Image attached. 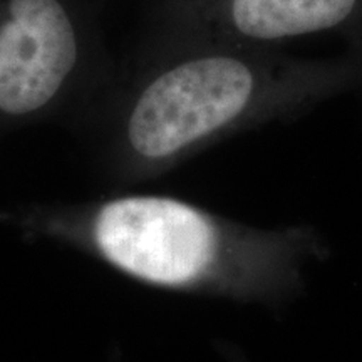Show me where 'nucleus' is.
Segmentation results:
<instances>
[{"mask_svg": "<svg viewBox=\"0 0 362 362\" xmlns=\"http://www.w3.org/2000/svg\"><path fill=\"white\" fill-rule=\"evenodd\" d=\"M361 84L362 45L349 56L305 61L279 49L136 42L78 134L103 183L124 189Z\"/></svg>", "mask_w": 362, "mask_h": 362, "instance_id": "nucleus-1", "label": "nucleus"}, {"mask_svg": "<svg viewBox=\"0 0 362 362\" xmlns=\"http://www.w3.org/2000/svg\"><path fill=\"white\" fill-rule=\"evenodd\" d=\"M0 226L158 291L270 309L304 291L305 269L325 253L309 226L260 228L185 198L124 189L0 208Z\"/></svg>", "mask_w": 362, "mask_h": 362, "instance_id": "nucleus-2", "label": "nucleus"}, {"mask_svg": "<svg viewBox=\"0 0 362 362\" xmlns=\"http://www.w3.org/2000/svg\"><path fill=\"white\" fill-rule=\"evenodd\" d=\"M111 0H0V138L39 124L83 128L119 71Z\"/></svg>", "mask_w": 362, "mask_h": 362, "instance_id": "nucleus-3", "label": "nucleus"}, {"mask_svg": "<svg viewBox=\"0 0 362 362\" xmlns=\"http://www.w3.org/2000/svg\"><path fill=\"white\" fill-rule=\"evenodd\" d=\"M325 33L362 42V0H144L138 42L277 49Z\"/></svg>", "mask_w": 362, "mask_h": 362, "instance_id": "nucleus-4", "label": "nucleus"}]
</instances>
